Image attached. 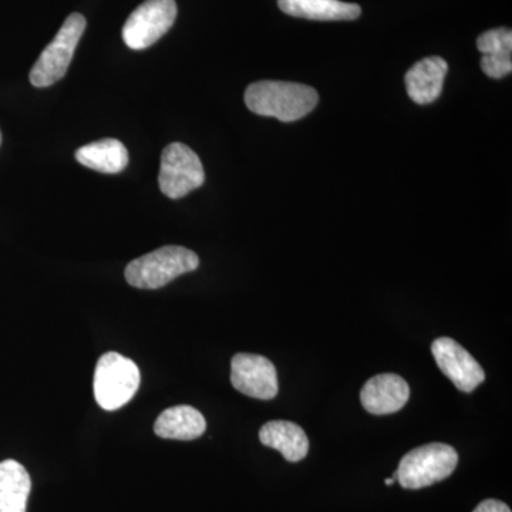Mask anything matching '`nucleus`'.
<instances>
[{
  "instance_id": "nucleus-1",
  "label": "nucleus",
  "mask_w": 512,
  "mask_h": 512,
  "mask_svg": "<svg viewBox=\"0 0 512 512\" xmlns=\"http://www.w3.org/2000/svg\"><path fill=\"white\" fill-rule=\"evenodd\" d=\"M319 94L311 86L301 83L262 80L252 83L245 92V104L258 116L292 123L318 106Z\"/></svg>"
},
{
  "instance_id": "nucleus-2",
  "label": "nucleus",
  "mask_w": 512,
  "mask_h": 512,
  "mask_svg": "<svg viewBox=\"0 0 512 512\" xmlns=\"http://www.w3.org/2000/svg\"><path fill=\"white\" fill-rule=\"evenodd\" d=\"M198 266L200 258L195 252L171 245L131 261L126 268V281L138 289H160Z\"/></svg>"
},
{
  "instance_id": "nucleus-3",
  "label": "nucleus",
  "mask_w": 512,
  "mask_h": 512,
  "mask_svg": "<svg viewBox=\"0 0 512 512\" xmlns=\"http://www.w3.org/2000/svg\"><path fill=\"white\" fill-rule=\"evenodd\" d=\"M140 369L120 353H104L94 370V399L107 412L126 406L140 387Z\"/></svg>"
},
{
  "instance_id": "nucleus-4",
  "label": "nucleus",
  "mask_w": 512,
  "mask_h": 512,
  "mask_svg": "<svg viewBox=\"0 0 512 512\" xmlns=\"http://www.w3.org/2000/svg\"><path fill=\"white\" fill-rule=\"evenodd\" d=\"M456 448L443 443H431L414 448L400 461L397 481L406 490H420L446 480L456 470Z\"/></svg>"
},
{
  "instance_id": "nucleus-5",
  "label": "nucleus",
  "mask_w": 512,
  "mask_h": 512,
  "mask_svg": "<svg viewBox=\"0 0 512 512\" xmlns=\"http://www.w3.org/2000/svg\"><path fill=\"white\" fill-rule=\"evenodd\" d=\"M86 25V18L80 13H72L66 19L55 39L46 46L30 70V83L33 86L37 89L53 86L66 76Z\"/></svg>"
},
{
  "instance_id": "nucleus-6",
  "label": "nucleus",
  "mask_w": 512,
  "mask_h": 512,
  "mask_svg": "<svg viewBox=\"0 0 512 512\" xmlns=\"http://www.w3.org/2000/svg\"><path fill=\"white\" fill-rule=\"evenodd\" d=\"M204 181V165L190 147L173 143L164 148L158 175V184L164 195L171 200H180L200 188Z\"/></svg>"
},
{
  "instance_id": "nucleus-7",
  "label": "nucleus",
  "mask_w": 512,
  "mask_h": 512,
  "mask_svg": "<svg viewBox=\"0 0 512 512\" xmlns=\"http://www.w3.org/2000/svg\"><path fill=\"white\" fill-rule=\"evenodd\" d=\"M177 12L175 0H146L124 23V43L133 50L153 46L173 28Z\"/></svg>"
},
{
  "instance_id": "nucleus-8",
  "label": "nucleus",
  "mask_w": 512,
  "mask_h": 512,
  "mask_svg": "<svg viewBox=\"0 0 512 512\" xmlns=\"http://www.w3.org/2000/svg\"><path fill=\"white\" fill-rule=\"evenodd\" d=\"M231 383L238 392L258 400H272L278 394V373L264 356L238 353L231 363Z\"/></svg>"
},
{
  "instance_id": "nucleus-9",
  "label": "nucleus",
  "mask_w": 512,
  "mask_h": 512,
  "mask_svg": "<svg viewBox=\"0 0 512 512\" xmlns=\"http://www.w3.org/2000/svg\"><path fill=\"white\" fill-rule=\"evenodd\" d=\"M431 353L444 376H447L461 392H474L484 382L483 367L456 340H434Z\"/></svg>"
},
{
  "instance_id": "nucleus-10",
  "label": "nucleus",
  "mask_w": 512,
  "mask_h": 512,
  "mask_svg": "<svg viewBox=\"0 0 512 512\" xmlns=\"http://www.w3.org/2000/svg\"><path fill=\"white\" fill-rule=\"evenodd\" d=\"M410 387L402 376L384 373L367 380L360 402L367 413L384 416L397 413L409 402Z\"/></svg>"
},
{
  "instance_id": "nucleus-11",
  "label": "nucleus",
  "mask_w": 512,
  "mask_h": 512,
  "mask_svg": "<svg viewBox=\"0 0 512 512\" xmlns=\"http://www.w3.org/2000/svg\"><path fill=\"white\" fill-rule=\"evenodd\" d=\"M448 64L443 57L430 56L413 64L404 77L407 94L417 104H430L443 92Z\"/></svg>"
},
{
  "instance_id": "nucleus-12",
  "label": "nucleus",
  "mask_w": 512,
  "mask_h": 512,
  "mask_svg": "<svg viewBox=\"0 0 512 512\" xmlns=\"http://www.w3.org/2000/svg\"><path fill=\"white\" fill-rule=\"evenodd\" d=\"M259 440L264 446L278 450L291 463H298L308 456V436L292 421H269L259 431Z\"/></svg>"
},
{
  "instance_id": "nucleus-13",
  "label": "nucleus",
  "mask_w": 512,
  "mask_h": 512,
  "mask_svg": "<svg viewBox=\"0 0 512 512\" xmlns=\"http://www.w3.org/2000/svg\"><path fill=\"white\" fill-rule=\"evenodd\" d=\"M279 9L293 18L335 22V20H355L362 15L356 3L340 0H278Z\"/></svg>"
},
{
  "instance_id": "nucleus-14",
  "label": "nucleus",
  "mask_w": 512,
  "mask_h": 512,
  "mask_svg": "<svg viewBox=\"0 0 512 512\" xmlns=\"http://www.w3.org/2000/svg\"><path fill=\"white\" fill-rule=\"evenodd\" d=\"M207 429V421L191 406H175L158 416L154 431L161 439L191 441L198 439Z\"/></svg>"
},
{
  "instance_id": "nucleus-15",
  "label": "nucleus",
  "mask_w": 512,
  "mask_h": 512,
  "mask_svg": "<svg viewBox=\"0 0 512 512\" xmlns=\"http://www.w3.org/2000/svg\"><path fill=\"white\" fill-rule=\"evenodd\" d=\"M32 480L16 460L0 463V512H26Z\"/></svg>"
},
{
  "instance_id": "nucleus-16",
  "label": "nucleus",
  "mask_w": 512,
  "mask_h": 512,
  "mask_svg": "<svg viewBox=\"0 0 512 512\" xmlns=\"http://www.w3.org/2000/svg\"><path fill=\"white\" fill-rule=\"evenodd\" d=\"M74 157L84 167L104 174L121 173L128 165L127 148L116 138H104L80 147Z\"/></svg>"
},
{
  "instance_id": "nucleus-17",
  "label": "nucleus",
  "mask_w": 512,
  "mask_h": 512,
  "mask_svg": "<svg viewBox=\"0 0 512 512\" xmlns=\"http://www.w3.org/2000/svg\"><path fill=\"white\" fill-rule=\"evenodd\" d=\"M477 47L484 55L512 53V33L510 29H493L483 33L477 40Z\"/></svg>"
},
{
  "instance_id": "nucleus-18",
  "label": "nucleus",
  "mask_w": 512,
  "mask_h": 512,
  "mask_svg": "<svg viewBox=\"0 0 512 512\" xmlns=\"http://www.w3.org/2000/svg\"><path fill=\"white\" fill-rule=\"evenodd\" d=\"M481 70L491 79H503L512 72V53L503 55H484Z\"/></svg>"
},
{
  "instance_id": "nucleus-19",
  "label": "nucleus",
  "mask_w": 512,
  "mask_h": 512,
  "mask_svg": "<svg viewBox=\"0 0 512 512\" xmlns=\"http://www.w3.org/2000/svg\"><path fill=\"white\" fill-rule=\"evenodd\" d=\"M473 512H511V510L503 501L485 500L483 503L478 504Z\"/></svg>"
},
{
  "instance_id": "nucleus-20",
  "label": "nucleus",
  "mask_w": 512,
  "mask_h": 512,
  "mask_svg": "<svg viewBox=\"0 0 512 512\" xmlns=\"http://www.w3.org/2000/svg\"><path fill=\"white\" fill-rule=\"evenodd\" d=\"M394 483H396V481H394L393 478H386V481H384L386 485H393Z\"/></svg>"
},
{
  "instance_id": "nucleus-21",
  "label": "nucleus",
  "mask_w": 512,
  "mask_h": 512,
  "mask_svg": "<svg viewBox=\"0 0 512 512\" xmlns=\"http://www.w3.org/2000/svg\"><path fill=\"white\" fill-rule=\"evenodd\" d=\"M0 144H2V133H0Z\"/></svg>"
}]
</instances>
